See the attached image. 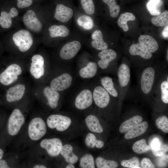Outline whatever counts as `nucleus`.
Segmentation results:
<instances>
[{
    "label": "nucleus",
    "mask_w": 168,
    "mask_h": 168,
    "mask_svg": "<svg viewBox=\"0 0 168 168\" xmlns=\"http://www.w3.org/2000/svg\"><path fill=\"white\" fill-rule=\"evenodd\" d=\"M152 23L156 26H163L168 23V11H164L158 15L155 16L151 19Z\"/></svg>",
    "instance_id": "33"
},
{
    "label": "nucleus",
    "mask_w": 168,
    "mask_h": 168,
    "mask_svg": "<svg viewBox=\"0 0 168 168\" xmlns=\"http://www.w3.org/2000/svg\"><path fill=\"white\" fill-rule=\"evenodd\" d=\"M152 151L154 156H161L164 155L168 152V145L166 144H161L158 148Z\"/></svg>",
    "instance_id": "43"
},
{
    "label": "nucleus",
    "mask_w": 168,
    "mask_h": 168,
    "mask_svg": "<svg viewBox=\"0 0 168 168\" xmlns=\"http://www.w3.org/2000/svg\"><path fill=\"white\" fill-rule=\"evenodd\" d=\"M23 21L28 29L35 33H39L42 29V23L37 18L35 12L32 10H28L24 15Z\"/></svg>",
    "instance_id": "9"
},
{
    "label": "nucleus",
    "mask_w": 168,
    "mask_h": 168,
    "mask_svg": "<svg viewBox=\"0 0 168 168\" xmlns=\"http://www.w3.org/2000/svg\"><path fill=\"white\" fill-rule=\"evenodd\" d=\"M46 131V124L40 117L34 118L29 124L28 134L30 138L32 140H39L45 135Z\"/></svg>",
    "instance_id": "5"
},
{
    "label": "nucleus",
    "mask_w": 168,
    "mask_h": 168,
    "mask_svg": "<svg viewBox=\"0 0 168 168\" xmlns=\"http://www.w3.org/2000/svg\"><path fill=\"white\" fill-rule=\"evenodd\" d=\"M80 166L83 168H94L93 156L90 154L84 155L80 159Z\"/></svg>",
    "instance_id": "38"
},
{
    "label": "nucleus",
    "mask_w": 168,
    "mask_h": 168,
    "mask_svg": "<svg viewBox=\"0 0 168 168\" xmlns=\"http://www.w3.org/2000/svg\"><path fill=\"white\" fill-rule=\"evenodd\" d=\"M162 36L165 38L168 39V25H166L162 32Z\"/></svg>",
    "instance_id": "47"
},
{
    "label": "nucleus",
    "mask_w": 168,
    "mask_h": 168,
    "mask_svg": "<svg viewBox=\"0 0 168 168\" xmlns=\"http://www.w3.org/2000/svg\"><path fill=\"white\" fill-rule=\"evenodd\" d=\"M96 163L98 168H116L118 166L116 161L106 160L100 156L96 159Z\"/></svg>",
    "instance_id": "35"
},
{
    "label": "nucleus",
    "mask_w": 168,
    "mask_h": 168,
    "mask_svg": "<svg viewBox=\"0 0 168 168\" xmlns=\"http://www.w3.org/2000/svg\"><path fill=\"white\" fill-rule=\"evenodd\" d=\"M4 152L3 151L0 149V160H1L3 156Z\"/></svg>",
    "instance_id": "51"
},
{
    "label": "nucleus",
    "mask_w": 168,
    "mask_h": 168,
    "mask_svg": "<svg viewBox=\"0 0 168 168\" xmlns=\"http://www.w3.org/2000/svg\"><path fill=\"white\" fill-rule=\"evenodd\" d=\"M135 16L133 13L125 12L121 13L118 20V24L119 27L122 28L124 31H127L129 29L127 22L129 21H134Z\"/></svg>",
    "instance_id": "32"
},
{
    "label": "nucleus",
    "mask_w": 168,
    "mask_h": 168,
    "mask_svg": "<svg viewBox=\"0 0 168 168\" xmlns=\"http://www.w3.org/2000/svg\"><path fill=\"white\" fill-rule=\"evenodd\" d=\"M148 126L147 122H142L126 132L124 137L126 139H129L141 135L147 131Z\"/></svg>",
    "instance_id": "24"
},
{
    "label": "nucleus",
    "mask_w": 168,
    "mask_h": 168,
    "mask_svg": "<svg viewBox=\"0 0 168 168\" xmlns=\"http://www.w3.org/2000/svg\"><path fill=\"white\" fill-rule=\"evenodd\" d=\"M25 90V86L18 84L9 88L7 91L6 99L9 102H13L21 100Z\"/></svg>",
    "instance_id": "18"
},
{
    "label": "nucleus",
    "mask_w": 168,
    "mask_h": 168,
    "mask_svg": "<svg viewBox=\"0 0 168 168\" xmlns=\"http://www.w3.org/2000/svg\"><path fill=\"white\" fill-rule=\"evenodd\" d=\"M12 39L15 45L21 52L28 51L33 43V39L30 33L27 30L21 29L15 33Z\"/></svg>",
    "instance_id": "3"
},
{
    "label": "nucleus",
    "mask_w": 168,
    "mask_h": 168,
    "mask_svg": "<svg viewBox=\"0 0 168 168\" xmlns=\"http://www.w3.org/2000/svg\"><path fill=\"white\" fill-rule=\"evenodd\" d=\"M72 78L71 76L64 73L53 79L50 83V87L57 91H61L69 88L71 85Z\"/></svg>",
    "instance_id": "13"
},
{
    "label": "nucleus",
    "mask_w": 168,
    "mask_h": 168,
    "mask_svg": "<svg viewBox=\"0 0 168 168\" xmlns=\"http://www.w3.org/2000/svg\"><path fill=\"white\" fill-rule=\"evenodd\" d=\"M50 36L52 38L67 37L69 34L68 28L63 25H53L49 28Z\"/></svg>",
    "instance_id": "25"
},
{
    "label": "nucleus",
    "mask_w": 168,
    "mask_h": 168,
    "mask_svg": "<svg viewBox=\"0 0 168 168\" xmlns=\"http://www.w3.org/2000/svg\"><path fill=\"white\" fill-rule=\"evenodd\" d=\"M66 168H75L74 166L72 164H70L67 166Z\"/></svg>",
    "instance_id": "52"
},
{
    "label": "nucleus",
    "mask_w": 168,
    "mask_h": 168,
    "mask_svg": "<svg viewBox=\"0 0 168 168\" xmlns=\"http://www.w3.org/2000/svg\"><path fill=\"white\" fill-rule=\"evenodd\" d=\"M159 140L157 138L154 139L151 143V147L152 150H156L161 145Z\"/></svg>",
    "instance_id": "46"
},
{
    "label": "nucleus",
    "mask_w": 168,
    "mask_h": 168,
    "mask_svg": "<svg viewBox=\"0 0 168 168\" xmlns=\"http://www.w3.org/2000/svg\"><path fill=\"white\" fill-rule=\"evenodd\" d=\"M158 93L162 101L168 103V74L166 69L158 79L156 83L154 93Z\"/></svg>",
    "instance_id": "8"
},
{
    "label": "nucleus",
    "mask_w": 168,
    "mask_h": 168,
    "mask_svg": "<svg viewBox=\"0 0 168 168\" xmlns=\"http://www.w3.org/2000/svg\"><path fill=\"white\" fill-rule=\"evenodd\" d=\"M110 95L104 88L101 86H96L92 94L96 105L102 108L106 107L109 105L110 100Z\"/></svg>",
    "instance_id": "12"
},
{
    "label": "nucleus",
    "mask_w": 168,
    "mask_h": 168,
    "mask_svg": "<svg viewBox=\"0 0 168 168\" xmlns=\"http://www.w3.org/2000/svg\"><path fill=\"white\" fill-rule=\"evenodd\" d=\"M34 168H46V167L42 165H36L33 167Z\"/></svg>",
    "instance_id": "50"
},
{
    "label": "nucleus",
    "mask_w": 168,
    "mask_h": 168,
    "mask_svg": "<svg viewBox=\"0 0 168 168\" xmlns=\"http://www.w3.org/2000/svg\"><path fill=\"white\" fill-rule=\"evenodd\" d=\"M40 146L45 149L50 156L55 157L60 153L63 144L59 139L54 138L43 139L40 143Z\"/></svg>",
    "instance_id": "10"
},
{
    "label": "nucleus",
    "mask_w": 168,
    "mask_h": 168,
    "mask_svg": "<svg viewBox=\"0 0 168 168\" xmlns=\"http://www.w3.org/2000/svg\"><path fill=\"white\" fill-rule=\"evenodd\" d=\"M91 44L94 49L101 50L108 49V45L103 40L102 32L98 30H95L91 35Z\"/></svg>",
    "instance_id": "22"
},
{
    "label": "nucleus",
    "mask_w": 168,
    "mask_h": 168,
    "mask_svg": "<svg viewBox=\"0 0 168 168\" xmlns=\"http://www.w3.org/2000/svg\"><path fill=\"white\" fill-rule=\"evenodd\" d=\"M18 14L15 7L11 8L9 12L2 11L0 13V26L4 29H9L12 24V18L17 16Z\"/></svg>",
    "instance_id": "19"
},
{
    "label": "nucleus",
    "mask_w": 168,
    "mask_h": 168,
    "mask_svg": "<svg viewBox=\"0 0 168 168\" xmlns=\"http://www.w3.org/2000/svg\"><path fill=\"white\" fill-rule=\"evenodd\" d=\"M31 59L30 70V74L35 79L40 78L44 73V58L40 54H36L32 57Z\"/></svg>",
    "instance_id": "14"
},
{
    "label": "nucleus",
    "mask_w": 168,
    "mask_h": 168,
    "mask_svg": "<svg viewBox=\"0 0 168 168\" xmlns=\"http://www.w3.org/2000/svg\"><path fill=\"white\" fill-rule=\"evenodd\" d=\"M17 6L20 8H23L30 6L32 3V0H16Z\"/></svg>",
    "instance_id": "45"
},
{
    "label": "nucleus",
    "mask_w": 168,
    "mask_h": 168,
    "mask_svg": "<svg viewBox=\"0 0 168 168\" xmlns=\"http://www.w3.org/2000/svg\"><path fill=\"white\" fill-rule=\"evenodd\" d=\"M163 4L161 0H150L147 4V7L150 14L155 16L161 13V8Z\"/></svg>",
    "instance_id": "31"
},
{
    "label": "nucleus",
    "mask_w": 168,
    "mask_h": 168,
    "mask_svg": "<svg viewBox=\"0 0 168 168\" xmlns=\"http://www.w3.org/2000/svg\"><path fill=\"white\" fill-rule=\"evenodd\" d=\"M43 92L44 95L47 99L50 107L53 109L56 108L58 105L60 97L58 91L47 86L44 88Z\"/></svg>",
    "instance_id": "23"
},
{
    "label": "nucleus",
    "mask_w": 168,
    "mask_h": 168,
    "mask_svg": "<svg viewBox=\"0 0 168 168\" xmlns=\"http://www.w3.org/2000/svg\"><path fill=\"white\" fill-rule=\"evenodd\" d=\"M71 122V120L69 117L58 114L50 115L47 120V124L49 128H56L57 130L60 132L67 129Z\"/></svg>",
    "instance_id": "7"
},
{
    "label": "nucleus",
    "mask_w": 168,
    "mask_h": 168,
    "mask_svg": "<svg viewBox=\"0 0 168 168\" xmlns=\"http://www.w3.org/2000/svg\"><path fill=\"white\" fill-rule=\"evenodd\" d=\"M60 153L67 162L72 164L76 163L78 161V156L73 152V147L70 144L63 146Z\"/></svg>",
    "instance_id": "26"
},
{
    "label": "nucleus",
    "mask_w": 168,
    "mask_h": 168,
    "mask_svg": "<svg viewBox=\"0 0 168 168\" xmlns=\"http://www.w3.org/2000/svg\"><path fill=\"white\" fill-rule=\"evenodd\" d=\"M156 124L163 132L168 133V119L166 116L163 115L158 118L156 121Z\"/></svg>",
    "instance_id": "40"
},
{
    "label": "nucleus",
    "mask_w": 168,
    "mask_h": 168,
    "mask_svg": "<svg viewBox=\"0 0 168 168\" xmlns=\"http://www.w3.org/2000/svg\"><path fill=\"white\" fill-rule=\"evenodd\" d=\"M143 120L142 116L137 115L124 122L119 128V131L121 133H126Z\"/></svg>",
    "instance_id": "27"
},
{
    "label": "nucleus",
    "mask_w": 168,
    "mask_h": 168,
    "mask_svg": "<svg viewBox=\"0 0 168 168\" xmlns=\"http://www.w3.org/2000/svg\"><path fill=\"white\" fill-rule=\"evenodd\" d=\"M81 47V44L78 40L69 42L62 47L59 52V56L63 59H70L77 54Z\"/></svg>",
    "instance_id": "11"
},
{
    "label": "nucleus",
    "mask_w": 168,
    "mask_h": 168,
    "mask_svg": "<svg viewBox=\"0 0 168 168\" xmlns=\"http://www.w3.org/2000/svg\"><path fill=\"white\" fill-rule=\"evenodd\" d=\"M167 66L149 64L138 68L136 92L147 96L154 94L157 80Z\"/></svg>",
    "instance_id": "1"
},
{
    "label": "nucleus",
    "mask_w": 168,
    "mask_h": 168,
    "mask_svg": "<svg viewBox=\"0 0 168 168\" xmlns=\"http://www.w3.org/2000/svg\"><path fill=\"white\" fill-rule=\"evenodd\" d=\"M73 11L70 7L62 4H58L56 6L54 17L57 21L66 23L72 17Z\"/></svg>",
    "instance_id": "17"
},
{
    "label": "nucleus",
    "mask_w": 168,
    "mask_h": 168,
    "mask_svg": "<svg viewBox=\"0 0 168 168\" xmlns=\"http://www.w3.org/2000/svg\"><path fill=\"white\" fill-rule=\"evenodd\" d=\"M133 151L135 153L141 154L145 152L150 149L145 139H142L135 142L132 147Z\"/></svg>",
    "instance_id": "36"
},
{
    "label": "nucleus",
    "mask_w": 168,
    "mask_h": 168,
    "mask_svg": "<svg viewBox=\"0 0 168 168\" xmlns=\"http://www.w3.org/2000/svg\"><path fill=\"white\" fill-rule=\"evenodd\" d=\"M97 140L94 134L91 133H89L85 139V144L87 147L93 148L95 146Z\"/></svg>",
    "instance_id": "42"
},
{
    "label": "nucleus",
    "mask_w": 168,
    "mask_h": 168,
    "mask_svg": "<svg viewBox=\"0 0 168 168\" xmlns=\"http://www.w3.org/2000/svg\"><path fill=\"white\" fill-rule=\"evenodd\" d=\"M100 81L103 87L110 95L114 97H117L119 95L112 78L108 76L104 77L101 78Z\"/></svg>",
    "instance_id": "28"
},
{
    "label": "nucleus",
    "mask_w": 168,
    "mask_h": 168,
    "mask_svg": "<svg viewBox=\"0 0 168 168\" xmlns=\"http://www.w3.org/2000/svg\"><path fill=\"white\" fill-rule=\"evenodd\" d=\"M85 121L87 127L91 131L97 133H101L103 132V128L99 119L95 115L88 116L86 118Z\"/></svg>",
    "instance_id": "29"
},
{
    "label": "nucleus",
    "mask_w": 168,
    "mask_h": 168,
    "mask_svg": "<svg viewBox=\"0 0 168 168\" xmlns=\"http://www.w3.org/2000/svg\"><path fill=\"white\" fill-rule=\"evenodd\" d=\"M118 90L119 94H125L128 92L130 82V69L129 64L122 63L117 69Z\"/></svg>",
    "instance_id": "2"
},
{
    "label": "nucleus",
    "mask_w": 168,
    "mask_h": 168,
    "mask_svg": "<svg viewBox=\"0 0 168 168\" xmlns=\"http://www.w3.org/2000/svg\"><path fill=\"white\" fill-rule=\"evenodd\" d=\"M138 42L152 53L156 52L159 49V46L157 42L150 35H141L138 38Z\"/></svg>",
    "instance_id": "21"
},
{
    "label": "nucleus",
    "mask_w": 168,
    "mask_h": 168,
    "mask_svg": "<svg viewBox=\"0 0 168 168\" xmlns=\"http://www.w3.org/2000/svg\"><path fill=\"white\" fill-rule=\"evenodd\" d=\"M141 165L143 168H154L155 166L151 161L150 160L147 158H144L141 161Z\"/></svg>",
    "instance_id": "44"
},
{
    "label": "nucleus",
    "mask_w": 168,
    "mask_h": 168,
    "mask_svg": "<svg viewBox=\"0 0 168 168\" xmlns=\"http://www.w3.org/2000/svg\"><path fill=\"white\" fill-rule=\"evenodd\" d=\"M93 96L91 92L89 90L85 89L82 90L76 97L75 104L78 109H85L92 104Z\"/></svg>",
    "instance_id": "15"
},
{
    "label": "nucleus",
    "mask_w": 168,
    "mask_h": 168,
    "mask_svg": "<svg viewBox=\"0 0 168 168\" xmlns=\"http://www.w3.org/2000/svg\"><path fill=\"white\" fill-rule=\"evenodd\" d=\"M122 166L125 167L132 168H141L140 167V163L139 159L136 157H133L128 160H124L121 162Z\"/></svg>",
    "instance_id": "41"
},
{
    "label": "nucleus",
    "mask_w": 168,
    "mask_h": 168,
    "mask_svg": "<svg viewBox=\"0 0 168 168\" xmlns=\"http://www.w3.org/2000/svg\"><path fill=\"white\" fill-rule=\"evenodd\" d=\"M9 168L6 161L3 160H0V168Z\"/></svg>",
    "instance_id": "48"
},
{
    "label": "nucleus",
    "mask_w": 168,
    "mask_h": 168,
    "mask_svg": "<svg viewBox=\"0 0 168 168\" xmlns=\"http://www.w3.org/2000/svg\"><path fill=\"white\" fill-rule=\"evenodd\" d=\"M77 22L79 26L87 30L92 29L94 25L92 18L85 15L79 16L77 20Z\"/></svg>",
    "instance_id": "34"
},
{
    "label": "nucleus",
    "mask_w": 168,
    "mask_h": 168,
    "mask_svg": "<svg viewBox=\"0 0 168 168\" xmlns=\"http://www.w3.org/2000/svg\"><path fill=\"white\" fill-rule=\"evenodd\" d=\"M166 59L167 62H168V49H167V55L166 56Z\"/></svg>",
    "instance_id": "53"
},
{
    "label": "nucleus",
    "mask_w": 168,
    "mask_h": 168,
    "mask_svg": "<svg viewBox=\"0 0 168 168\" xmlns=\"http://www.w3.org/2000/svg\"><path fill=\"white\" fill-rule=\"evenodd\" d=\"M104 145V142L100 140H97L95 146L97 148H101L103 147Z\"/></svg>",
    "instance_id": "49"
},
{
    "label": "nucleus",
    "mask_w": 168,
    "mask_h": 168,
    "mask_svg": "<svg viewBox=\"0 0 168 168\" xmlns=\"http://www.w3.org/2000/svg\"><path fill=\"white\" fill-rule=\"evenodd\" d=\"M22 72L21 68L17 64L8 65L0 73V84L5 86L12 84L17 80Z\"/></svg>",
    "instance_id": "4"
},
{
    "label": "nucleus",
    "mask_w": 168,
    "mask_h": 168,
    "mask_svg": "<svg viewBox=\"0 0 168 168\" xmlns=\"http://www.w3.org/2000/svg\"><path fill=\"white\" fill-rule=\"evenodd\" d=\"M129 52L133 56H138L146 60L151 59L153 56L152 53L139 43L132 44L129 47Z\"/></svg>",
    "instance_id": "20"
},
{
    "label": "nucleus",
    "mask_w": 168,
    "mask_h": 168,
    "mask_svg": "<svg viewBox=\"0 0 168 168\" xmlns=\"http://www.w3.org/2000/svg\"><path fill=\"white\" fill-rule=\"evenodd\" d=\"M81 5L86 13L91 15L95 12V8L93 0H80Z\"/></svg>",
    "instance_id": "39"
},
{
    "label": "nucleus",
    "mask_w": 168,
    "mask_h": 168,
    "mask_svg": "<svg viewBox=\"0 0 168 168\" xmlns=\"http://www.w3.org/2000/svg\"><path fill=\"white\" fill-rule=\"evenodd\" d=\"M115 0H102L108 6L110 16L113 18L116 17L119 15L120 11V7L116 4Z\"/></svg>",
    "instance_id": "37"
},
{
    "label": "nucleus",
    "mask_w": 168,
    "mask_h": 168,
    "mask_svg": "<svg viewBox=\"0 0 168 168\" xmlns=\"http://www.w3.org/2000/svg\"><path fill=\"white\" fill-rule=\"evenodd\" d=\"M25 122V118L21 111L17 109L13 110L8 121L7 131L8 133L12 136L17 135Z\"/></svg>",
    "instance_id": "6"
},
{
    "label": "nucleus",
    "mask_w": 168,
    "mask_h": 168,
    "mask_svg": "<svg viewBox=\"0 0 168 168\" xmlns=\"http://www.w3.org/2000/svg\"><path fill=\"white\" fill-rule=\"evenodd\" d=\"M98 56L100 58L97 63L98 66L102 69H105L110 63L116 58L117 54L114 50L107 49L101 50Z\"/></svg>",
    "instance_id": "16"
},
{
    "label": "nucleus",
    "mask_w": 168,
    "mask_h": 168,
    "mask_svg": "<svg viewBox=\"0 0 168 168\" xmlns=\"http://www.w3.org/2000/svg\"><path fill=\"white\" fill-rule=\"evenodd\" d=\"M98 66L95 62H90L88 63L87 66L81 68L79 74L81 77L84 78H91L96 74Z\"/></svg>",
    "instance_id": "30"
}]
</instances>
